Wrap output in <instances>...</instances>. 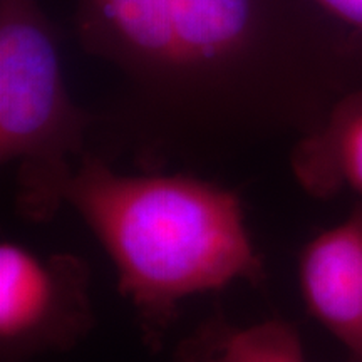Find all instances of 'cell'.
<instances>
[{
  "instance_id": "5b68a950",
  "label": "cell",
  "mask_w": 362,
  "mask_h": 362,
  "mask_svg": "<svg viewBox=\"0 0 362 362\" xmlns=\"http://www.w3.org/2000/svg\"><path fill=\"white\" fill-rule=\"evenodd\" d=\"M298 287L309 314L344 347L346 362H362V200L302 248Z\"/></svg>"
},
{
  "instance_id": "6da1fadb",
  "label": "cell",
  "mask_w": 362,
  "mask_h": 362,
  "mask_svg": "<svg viewBox=\"0 0 362 362\" xmlns=\"http://www.w3.org/2000/svg\"><path fill=\"white\" fill-rule=\"evenodd\" d=\"M83 47L116 67L143 158L264 139L298 119L288 0H78Z\"/></svg>"
},
{
  "instance_id": "52a82bcc",
  "label": "cell",
  "mask_w": 362,
  "mask_h": 362,
  "mask_svg": "<svg viewBox=\"0 0 362 362\" xmlns=\"http://www.w3.org/2000/svg\"><path fill=\"white\" fill-rule=\"evenodd\" d=\"M176 362H307L293 324L270 319L250 325L215 314L180 342Z\"/></svg>"
},
{
  "instance_id": "3957f363",
  "label": "cell",
  "mask_w": 362,
  "mask_h": 362,
  "mask_svg": "<svg viewBox=\"0 0 362 362\" xmlns=\"http://www.w3.org/2000/svg\"><path fill=\"white\" fill-rule=\"evenodd\" d=\"M94 116L72 101L57 33L37 0H0V161L16 173V208L42 223L66 205Z\"/></svg>"
},
{
  "instance_id": "ba28073f",
  "label": "cell",
  "mask_w": 362,
  "mask_h": 362,
  "mask_svg": "<svg viewBox=\"0 0 362 362\" xmlns=\"http://www.w3.org/2000/svg\"><path fill=\"white\" fill-rule=\"evenodd\" d=\"M327 16L341 22L362 39V0H312Z\"/></svg>"
},
{
  "instance_id": "277c9868",
  "label": "cell",
  "mask_w": 362,
  "mask_h": 362,
  "mask_svg": "<svg viewBox=\"0 0 362 362\" xmlns=\"http://www.w3.org/2000/svg\"><path fill=\"white\" fill-rule=\"evenodd\" d=\"M88 262L74 253L40 255L0 243V352L21 361L67 349L94 325Z\"/></svg>"
},
{
  "instance_id": "8992f818",
  "label": "cell",
  "mask_w": 362,
  "mask_h": 362,
  "mask_svg": "<svg viewBox=\"0 0 362 362\" xmlns=\"http://www.w3.org/2000/svg\"><path fill=\"white\" fill-rule=\"evenodd\" d=\"M302 188L317 198L354 193L362 200V88L346 90L291 153Z\"/></svg>"
},
{
  "instance_id": "7a4b0ae2",
  "label": "cell",
  "mask_w": 362,
  "mask_h": 362,
  "mask_svg": "<svg viewBox=\"0 0 362 362\" xmlns=\"http://www.w3.org/2000/svg\"><path fill=\"white\" fill-rule=\"evenodd\" d=\"M66 205L107 253L117 288L153 346L187 298L265 279L238 194L211 181L124 175L86 151L66 188Z\"/></svg>"
}]
</instances>
